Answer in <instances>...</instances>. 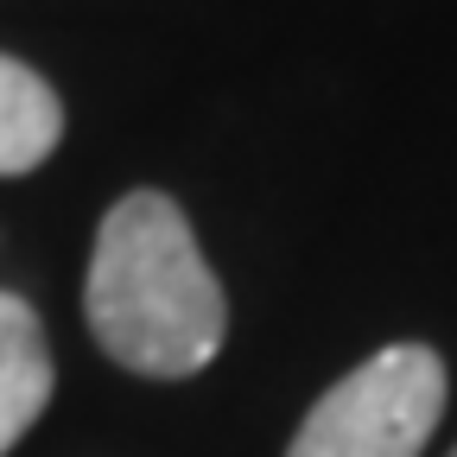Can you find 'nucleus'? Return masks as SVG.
<instances>
[{"label":"nucleus","mask_w":457,"mask_h":457,"mask_svg":"<svg viewBox=\"0 0 457 457\" xmlns=\"http://www.w3.org/2000/svg\"><path fill=\"white\" fill-rule=\"evenodd\" d=\"M83 318L108 362L146 381H185L216 362L228 299L165 191H128L96 228L83 273Z\"/></svg>","instance_id":"obj_1"},{"label":"nucleus","mask_w":457,"mask_h":457,"mask_svg":"<svg viewBox=\"0 0 457 457\" xmlns=\"http://www.w3.org/2000/svg\"><path fill=\"white\" fill-rule=\"evenodd\" d=\"M445 387L438 350L387 343L305 413L286 457H420L445 420Z\"/></svg>","instance_id":"obj_2"},{"label":"nucleus","mask_w":457,"mask_h":457,"mask_svg":"<svg viewBox=\"0 0 457 457\" xmlns=\"http://www.w3.org/2000/svg\"><path fill=\"white\" fill-rule=\"evenodd\" d=\"M51 387H57V362L38 312L20 293H0V457L38 426V413L51 407Z\"/></svg>","instance_id":"obj_3"},{"label":"nucleus","mask_w":457,"mask_h":457,"mask_svg":"<svg viewBox=\"0 0 457 457\" xmlns=\"http://www.w3.org/2000/svg\"><path fill=\"white\" fill-rule=\"evenodd\" d=\"M57 140H64V102H57V89L32 64L0 51V179L38 171L57 153Z\"/></svg>","instance_id":"obj_4"},{"label":"nucleus","mask_w":457,"mask_h":457,"mask_svg":"<svg viewBox=\"0 0 457 457\" xmlns=\"http://www.w3.org/2000/svg\"><path fill=\"white\" fill-rule=\"evenodd\" d=\"M451 457H457V451H451Z\"/></svg>","instance_id":"obj_5"}]
</instances>
